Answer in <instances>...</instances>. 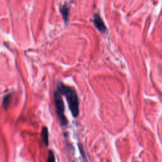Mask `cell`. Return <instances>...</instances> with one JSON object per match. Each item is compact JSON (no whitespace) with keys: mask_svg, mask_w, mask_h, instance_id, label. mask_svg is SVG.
<instances>
[{"mask_svg":"<svg viewBox=\"0 0 162 162\" xmlns=\"http://www.w3.org/2000/svg\"><path fill=\"white\" fill-rule=\"evenodd\" d=\"M56 90L66 98L68 108L74 118H77L79 114V100L76 91L73 87L59 81L56 84Z\"/></svg>","mask_w":162,"mask_h":162,"instance_id":"obj_1","label":"cell"},{"mask_svg":"<svg viewBox=\"0 0 162 162\" xmlns=\"http://www.w3.org/2000/svg\"><path fill=\"white\" fill-rule=\"evenodd\" d=\"M54 103L56 108V113L60 120V125L62 126H67L68 120L65 115V103L63 100L62 95L57 90L54 93Z\"/></svg>","mask_w":162,"mask_h":162,"instance_id":"obj_2","label":"cell"},{"mask_svg":"<svg viewBox=\"0 0 162 162\" xmlns=\"http://www.w3.org/2000/svg\"><path fill=\"white\" fill-rule=\"evenodd\" d=\"M93 23L96 28L100 32V33L105 34L107 31V28L105 25L104 22L101 18V17L98 14H95L94 16V19H93Z\"/></svg>","mask_w":162,"mask_h":162,"instance_id":"obj_3","label":"cell"},{"mask_svg":"<svg viewBox=\"0 0 162 162\" xmlns=\"http://www.w3.org/2000/svg\"><path fill=\"white\" fill-rule=\"evenodd\" d=\"M60 12L62 14L63 19L65 22V24H68L69 21L70 17V7L68 4L65 3L60 8Z\"/></svg>","mask_w":162,"mask_h":162,"instance_id":"obj_4","label":"cell"},{"mask_svg":"<svg viewBox=\"0 0 162 162\" xmlns=\"http://www.w3.org/2000/svg\"><path fill=\"white\" fill-rule=\"evenodd\" d=\"M42 139H43L44 144L46 146H49V132H48V129L46 126H44L42 128L41 133Z\"/></svg>","mask_w":162,"mask_h":162,"instance_id":"obj_5","label":"cell"},{"mask_svg":"<svg viewBox=\"0 0 162 162\" xmlns=\"http://www.w3.org/2000/svg\"><path fill=\"white\" fill-rule=\"evenodd\" d=\"M11 101V94H8L4 98L3 102V107L5 108V109H7L8 108V106H9L10 102Z\"/></svg>","mask_w":162,"mask_h":162,"instance_id":"obj_6","label":"cell"},{"mask_svg":"<svg viewBox=\"0 0 162 162\" xmlns=\"http://www.w3.org/2000/svg\"><path fill=\"white\" fill-rule=\"evenodd\" d=\"M56 161L55 159V156L54 153L52 151L49 150V153H48V158L47 160V161L48 162H54Z\"/></svg>","mask_w":162,"mask_h":162,"instance_id":"obj_7","label":"cell"}]
</instances>
